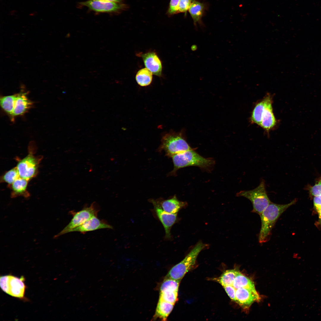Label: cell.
<instances>
[{"mask_svg": "<svg viewBox=\"0 0 321 321\" xmlns=\"http://www.w3.org/2000/svg\"><path fill=\"white\" fill-rule=\"evenodd\" d=\"M311 195L314 197L321 195V177L311 186L309 190Z\"/></svg>", "mask_w": 321, "mask_h": 321, "instance_id": "obj_27", "label": "cell"}, {"mask_svg": "<svg viewBox=\"0 0 321 321\" xmlns=\"http://www.w3.org/2000/svg\"><path fill=\"white\" fill-rule=\"evenodd\" d=\"M146 68L152 74L160 77L161 75L162 65L161 61L154 52H149L140 54Z\"/></svg>", "mask_w": 321, "mask_h": 321, "instance_id": "obj_14", "label": "cell"}, {"mask_svg": "<svg viewBox=\"0 0 321 321\" xmlns=\"http://www.w3.org/2000/svg\"><path fill=\"white\" fill-rule=\"evenodd\" d=\"M204 7L203 4L195 1H192L189 7V12L195 26L196 23L199 22L201 20L203 12Z\"/></svg>", "mask_w": 321, "mask_h": 321, "instance_id": "obj_20", "label": "cell"}, {"mask_svg": "<svg viewBox=\"0 0 321 321\" xmlns=\"http://www.w3.org/2000/svg\"><path fill=\"white\" fill-rule=\"evenodd\" d=\"M232 286L236 289L241 288L255 289L253 282L240 273L235 277Z\"/></svg>", "mask_w": 321, "mask_h": 321, "instance_id": "obj_23", "label": "cell"}, {"mask_svg": "<svg viewBox=\"0 0 321 321\" xmlns=\"http://www.w3.org/2000/svg\"><path fill=\"white\" fill-rule=\"evenodd\" d=\"M20 177L18 169L16 166L7 171L1 177L0 182L7 183L8 186Z\"/></svg>", "mask_w": 321, "mask_h": 321, "instance_id": "obj_24", "label": "cell"}, {"mask_svg": "<svg viewBox=\"0 0 321 321\" xmlns=\"http://www.w3.org/2000/svg\"><path fill=\"white\" fill-rule=\"evenodd\" d=\"M104 1L122 3L123 0H101Z\"/></svg>", "mask_w": 321, "mask_h": 321, "instance_id": "obj_34", "label": "cell"}, {"mask_svg": "<svg viewBox=\"0 0 321 321\" xmlns=\"http://www.w3.org/2000/svg\"><path fill=\"white\" fill-rule=\"evenodd\" d=\"M250 200L253 207L252 211L259 215L271 202L266 190L265 181L262 179L259 185L255 189L248 191H241L236 194Z\"/></svg>", "mask_w": 321, "mask_h": 321, "instance_id": "obj_5", "label": "cell"}, {"mask_svg": "<svg viewBox=\"0 0 321 321\" xmlns=\"http://www.w3.org/2000/svg\"><path fill=\"white\" fill-rule=\"evenodd\" d=\"M223 287L231 300L236 302L235 295L236 289L232 285L225 286Z\"/></svg>", "mask_w": 321, "mask_h": 321, "instance_id": "obj_30", "label": "cell"}, {"mask_svg": "<svg viewBox=\"0 0 321 321\" xmlns=\"http://www.w3.org/2000/svg\"><path fill=\"white\" fill-rule=\"evenodd\" d=\"M99 210L97 205L92 203L89 207H84L81 210L73 213L72 219L69 224L59 233L54 237H58L70 232L74 228L83 224L92 217L97 216Z\"/></svg>", "mask_w": 321, "mask_h": 321, "instance_id": "obj_7", "label": "cell"}, {"mask_svg": "<svg viewBox=\"0 0 321 321\" xmlns=\"http://www.w3.org/2000/svg\"><path fill=\"white\" fill-rule=\"evenodd\" d=\"M317 212L318 214L319 223L321 224V207Z\"/></svg>", "mask_w": 321, "mask_h": 321, "instance_id": "obj_32", "label": "cell"}, {"mask_svg": "<svg viewBox=\"0 0 321 321\" xmlns=\"http://www.w3.org/2000/svg\"><path fill=\"white\" fill-rule=\"evenodd\" d=\"M191 48L192 51H195L197 49L198 47L196 45L194 44L191 45Z\"/></svg>", "mask_w": 321, "mask_h": 321, "instance_id": "obj_33", "label": "cell"}, {"mask_svg": "<svg viewBox=\"0 0 321 321\" xmlns=\"http://www.w3.org/2000/svg\"><path fill=\"white\" fill-rule=\"evenodd\" d=\"M79 4L87 7L91 11L98 13H116L126 7V5L122 3L101 0H88L80 2Z\"/></svg>", "mask_w": 321, "mask_h": 321, "instance_id": "obj_9", "label": "cell"}, {"mask_svg": "<svg viewBox=\"0 0 321 321\" xmlns=\"http://www.w3.org/2000/svg\"><path fill=\"white\" fill-rule=\"evenodd\" d=\"M171 158L174 167L169 173V176L176 175L178 169L188 166H197L202 169L209 171L215 163L213 159L203 157L193 149L175 154Z\"/></svg>", "mask_w": 321, "mask_h": 321, "instance_id": "obj_2", "label": "cell"}, {"mask_svg": "<svg viewBox=\"0 0 321 321\" xmlns=\"http://www.w3.org/2000/svg\"><path fill=\"white\" fill-rule=\"evenodd\" d=\"M180 0H171L168 12L169 15L178 13V6Z\"/></svg>", "mask_w": 321, "mask_h": 321, "instance_id": "obj_29", "label": "cell"}, {"mask_svg": "<svg viewBox=\"0 0 321 321\" xmlns=\"http://www.w3.org/2000/svg\"><path fill=\"white\" fill-rule=\"evenodd\" d=\"M186 141L184 130L179 132L171 131L162 137L159 151L163 150L166 156L173 155L192 149Z\"/></svg>", "mask_w": 321, "mask_h": 321, "instance_id": "obj_3", "label": "cell"}, {"mask_svg": "<svg viewBox=\"0 0 321 321\" xmlns=\"http://www.w3.org/2000/svg\"><path fill=\"white\" fill-rule=\"evenodd\" d=\"M29 154L22 159H16L17 167L20 177L29 181L35 177L38 173L39 165L43 157L36 156L33 152L29 149Z\"/></svg>", "mask_w": 321, "mask_h": 321, "instance_id": "obj_6", "label": "cell"}, {"mask_svg": "<svg viewBox=\"0 0 321 321\" xmlns=\"http://www.w3.org/2000/svg\"><path fill=\"white\" fill-rule=\"evenodd\" d=\"M192 0H180L178 13L186 12L192 3Z\"/></svg>", "mask_w": 321, "mask_h": 321, "instance_id": "obj_28", "label": "cell"}, {"mask_svg": "<svg viewBox=\"0 0 321 321\" xmlns=\"http://www.w3.org/2000/svg\"><path fill=\"white\" fill-rule=\"evenodd\" d=\"M174 305L173 304L159 299L154 316V318H159L162 320H166L172 311Z\"/></svg>", "mask_w": 321, "mask_h": 321, "instance_id": "obj_19", "label": "cell"}, {"mask_svg": "<svg viewBox=\"0 0 321 321\" xmlns=\"http://www.w3.org/2000/svg\"><path fill=\"white\" fill-rule=\"evenodd\" d=\"M178 292L171 290L160 291L159 299L174 304L178 299Z\"/></svg>", "mask_w": 321, "mask_h": 321, "instance_id": "obj_26", "label": "cell"}, {"mask_svg": "<svg viewBox=\"0 0 321 321\" xmlns=\"http://www.w3.org/2000/svg\"><path fill=\"white\" fill-rule=\"evenodd\" d=\"M313 203L314 207L317 211L321 207V195L314 197Z\"/></svg>", "mask_w": 321, "mask_h": 321, "instance_id": "obj_31", "label": "cell"}, {"mask_svg": "<svg viewBox=\"0 0 321 321\" xmlns=\"http://www.w3.org/2000/svg\"><path fill=\"white\" fill-rule=\"evenodd\" d=\"M240 273L235 269L227 270L216 280L223 287L232 285L235 277Z\"/></svg>", "mask_w": 321, "mask_h": 321, "instance_id": "obj_21", "label": "cell"}, {"mask_svg": "<svg viewBox=\"0 0 321 321\" xmlns=\"http://www.w3.org/2000/svg\"><path fill=\"white\" fill-rule=\"evenodd\" d=\"M158 201L160 207L163 210L173 214H177L181 209L186 205V202L179 200L175 195L168 199Z\"/></svg>", "mask_w": 321, "mask_h": 321, "instance_id": "obj_18", "label": "cell"}, {"mask_svg": "<svg viewBox=\"0 0 321 321\" xmlns=\"http://www.w3.org/2000/svg\"><path fill=\"white\" fill-rule=\"evenodd\" d=\"M272 104L269 105L264 110L259 126L268 133L275 128L278 124L273 113Z\"/></svg>", "mask_w": 321, "mask_h": 321, "instance_id": "obj_16", "label": "cell"}, {"mask_svg": "<svg viewBox=\"0 0 321 321\" xmlns=\"http://www.w3.org/2000/svg\"><path fill=\"white\" fill-rule=\"evenodd\" d=\"M33 105V102L27 96V93L21 91L15 94L13 101V110L10 117L12 120L15 117L23 115L29 110Z\"/></svg>", "mask_w": 321, "mask_h": 321, "instance_id": "obj_11", "label": "cell"}, {"mask_svg": "<svg viewBox=\"0 0 321 321\" xmlns=\"http://www.w3.org/2000/svg\"><path fill=\"white\" fill-rule=\"evenodd\" d=\"M112 228L111 225L105 221L100 220L97 216H95L82 224L73 229L70 232H77L85 233L99 229Z\"/></svg>", "mask_w": 321, "mask_h": 321, "instance_id": "obj_13", "label": "cell"}, {"mask_svg": "<svg viewBox=\"0 0 321 321\" xmlns=\"http://www.w3.org/2000/svg\"><path fill=\"white\" fill-rule=\"evenodd\" d=\"M273 97L268 93L262 99L255 105L250 117V121L252 124L260 126L262 114L265 109L269 105L273 103Z\"/></svg>", "mask_w": 321, "mask_h": 321, "instance_id": "obj_15", "label": "cell"}, {"mask_svg": "<svg viewBox=\"0 0 321 321\" xmlns=\"http://www.w3.org/2000/svg\"><path fill=\"white\" fill-rule=\"evenodd\" d=\"M152 73L147 68H143L138 71L136 76L137 83L140 86H144L149 85L152 80Z\"/></svg>", "mask_w": 321, "mask_h": 321, "instance_id": "obj_22", "label": "cell"}, {"mask_svg": "<svg viewBox=\"0 0 321 321\" xmlns=\"http://www.w3.org/2000/svg\"><path fill=\"white\" fill-rule=\"evenodd\" d=\"M296 202V200L294 199L289 203L283 204L271 202L259 215L261 225L258 239L260 243L266 242L269 240L272 229L279 217Z\"/></svg>", "mask_w": 321, "mask_h": 321, "instance_id": "obj_1", "label": "cell"}, {"mask_svg": "<svg viewBox=\"0 0 321 321\" xmlns=\"http://www.w3.org/2000/svg\"><path fill=\"white\" fill-rule=\"evenodd\" d=\"M207 246L201 242H199L181 262L170 270L165 278L181 280L195 264L199 253Z\"/></svg>", "mask_w": 321, "mask_h": 321, "instance_id": "obj_4", "label": "cell"}, {"mask_svg": "<svg viewBox=\"0 0 321 321\" xmlns=\"http://www.w3.org/2000/svg\"><path fill=\"white\" fill-rule=\"evenodd\" d=\"M29 180L19 177L11 185L8 186L11 190V197L14 198L21 196L28 198L30 194L27 190Z\"/></svg>", "mask_w": 321, "mask_h": 321, "instance_id": "obj_17", "label": "cell"}, {"mask_svg": "<svg viewBox=\"0 0 321 321\" xmlns=\"http://www.w3.org/2000/svg\"><path fill=\"white\" fill-rule=\"evenodd\" d=\"M236 302L244 308L249 307L255 301L259 300V296L255 289L245 288L236 290Z\"/></svg>", "mask_w": 321, "mask_h": 321, "instance_id": "obj_12", "label": "cell"}, {"mask_svg": "<svg viewBox=\"0 0 321 321\" xmlns=\"http://www.w3.org/2000/svg\"><path fill=\"white\" fill-rule=\"evenodd\" d=\"M180 281L171 278H165L160 286V291L171 290L178 292Z\"/></svg>", "mask_w": 321, "mask_h": 321, "instance_id": "obj_25", "label": "cell"}, {"mask_svg": "<svg viewBox=\"0 0 321 321\" xmlns=\"http://www.w3.org/2000/svg\"><path fill=\"white\" fill-rule=\"evenodd\" d=\"M149 201L153 204L156 215L164 228L165 233V238L167 240L171 239V230L176 222L177 214L170 213L163 210L160 207L158 200L150 199Z\"/></svg>", "mask_w": 321, "mask_h": 321, "instance_id": "obj_10", "label": "cell"}, {"mask_svg": "<svg viewBox=\"0 0 321 321\" xmlns=\"http://www.w3.org/2000/svg\"><path fill=\"white\" fill-rule=\"evenodd\" d=\"M23 276L19 278L15 276L7 275L1 276L0 287L2 290L8 295L16 298H23L26 288Z\"/></svg>", "mask_w": 321, "mask_h": 321, "instance_id": "obj_8", "label": "cell"}]
</instances>
